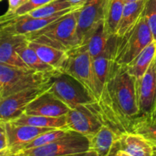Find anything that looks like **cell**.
I'll return each mask as SVG.
<instances>
[{
  "label": "cell",
  "instance_id": "obj_1",
  "mask_svg": "<svg viewBox=\"0 0 156 156\" xmlns=\"http://www.w3.org/2000/svg\"><path fill=\"white\" fill-rule=\"evenodd\" d=\"M98 102L105 116L106 124L117 136L132 131L140 119L136 95V79L127 71L126 66L114 60L106 84Z\"/></svg>",
  "mask_w": 156,
  "mask_h": 156
},
{
  "label": "cell",
  "instance_id": "obj_2",
  "mask_svg": "<svg viewBox=\"0 0 156 156\" xmlns=\"http://www.w3.org/2000/svg\"><path fill=\"white\" fill-rule=\"evenodd\" d=\"M78 9L66 14L37 31L28 34L27 39L64 51L80 45L77 33Z\"/></svg>",
  "mask_w": 156,
  "mask_h": 156
},
{
  "label": "cell",
  "instance_id": "obj_3",
  "mask_svg": "<svg viewBox=\"0 0 156 156\" xmlns=\"http://www.w3.org/2000/svg\"><path fill=\"white\" fill-rule=\"evenodd\" d=\"M59 71L61 70L54 73H44L31 69L0 64V98L27 88L46 85Z\"/></svg>",
  "mask_w": 156,
  "mask_h": 156
},
{
  "label": "cell",
  "instance_id": "obj_4",
  "mask_svg": "<svg viewBox=\"0 0 156 156\" xmlns=\"http://www.w3.org/2000/svg\"><path fill=\"white\" fill-rule=\"evenodd\" d=\"M154 41L144 11L133 28L123 37H117L114 59L120 65L127 66L145 47Z\"/></svg>",
  "mask_w": 156,
  "mask_h": 156
},
{
  "label": "cell",
  "instance_id": "obj_5",
  "mask_svg": "<svg viewBox=\"0 0 156 156\" xmlns=\"http://www.w3.org/2000/svg\"><path fill=\"white\" fill-rule=\"evenodd\" d=\"M89 139L75 131L69 130L66 135L53 143L41 147L27 149L16 156H88Z\"/></svg>",
  "mask_w": 156,
  "mask_h": 156
},
{
  "label": "cell",
  "instance_id": "obj_6",
  "mask_svg": "<svg viewBox=\"0 0 156 156\" xmlns=\"http://www.w3.org/2000/svg\"><path fill=\"white\" fill-rule=\"evenodd\" d=\"M66 117L67 129L90 137L106 124L101 108L98 101L84 104L69 110Z\"/></svg>",
  "mask_w": 156,
  "mask_h": 156
},
{
  "label": "cell",
  "instance_id": "obj_7",
  "mask_svg": "<svg viewBox=\"0 0 156 156\" xmlns=\"http://www.w3.org/2000/svg\"><path fill=\"white\" fill-rule=\"evenodd\" d=\"M51 83L49 90L70 109L80 105L97 101L79 81L64 72L59 71L54 75Z\"/></svg>",
  "mask_w": 156,
  "mask_h": 156
},
{
  "label": "cell",
  "instance_id": "obj_8",
  "mask_svg": "<svg viewBox=\"0 0 156 156\" xmlns=\"http://www.w3.org/2000/svg\"><path fill=\"white\" fill-rule=\"evenodd\" d=\"M61 71L81 82L97 101L92 72V58L85 45L80 44L67 51Z\"/></svg>",
  "mask_w": 156,
  "mask_h": 156
},
{
  "label": "cell",
  "instance_id": "obj_9",
  "mask_svg": "<svg viewBox=\"0 0 156 156\" xmlns=\"http://www.w3.org/2000/svg\"><path fill=\"white\" fill-rule=\"evenodd\" d=\"M51 84L50 80L41 87L27 88L0 98V121L10 122L18 119L24 114L29 104L48 90Z\"/></svg>",
  "mask_w": 156,
  "mask_h": 156
},
{
  "label": "cell",
  "instance_id": "obj_10",
  "mask_svg": "<svg viewBox=\"0 0 156 156\" xmlns=\"http://www.w3.org/2000/svg\"><path fill=\"white\" fill-rule=\"evenodd\" d=\"M81 7H73L67 9L53 16L48 17V18H33L27 15L12 17L2 16L0 20L1 22L0 30H5L15 34L27 35L44 28L66 14L69 13Z\"/></svg>",
  "mask_w": 156,
  "mask_h": 156
},
{
  "label": "cell",
  "instance_id": "obj_11",
  "mask_svg": "<svg viewBox=\"0 0 156 156\" xmlns=\"http://www.w3.org/2000/svg\"><path fill=\"white\" fill-rule=\"evenodd\" d=\"M140 119L149 118L156 106V57L143 77L136 80Z\"/></svg>",
  "mask_w": 156,
  "mask_h": 156
},
{
  "label": "cell",
  "instance_id": "obj_12",
  "mask_svg": "<svg viewBox=\"0 0 156 156\" xmlns=\"http://www.w3.org/2000/svg\"><path fill=\"white\" fill-rule=\"evenodd\" d=\"M152 156L154 148L152 143L137 133L126 132L116 139L109 156Z\"/></svg>",
  "mask_w": 156,
  "mask_h": 156
},
{
  "label": "cell",
  "instance_id": "obj_13",
  "mask_svg": "<svg viewBox=\"0 0 156 156\" xmlns=\"http://www.w3.org/2000/svg\"><path fill=\"white\" fill-rule=\"evenodd\" d=\"M4 123L9 140L7 156H15L25 145L34 140L38 136L48 131L56 129L54 128L16 124L12 122H4Z\"/></svg>",
  "mask_w": 156,
  "mask_h": 156
},
{
  "label": "cell",
  "instance_id": "obj_14",
  "mask_svg": "<svg viewBox=\"0 0 156 156\" xmlns=\"http://www.w3.org/2000/svg\"><path fill=\"white\" fill-rule=\"evenodd\" d=\"M105 0H87L77 10V33L80 44L84 38L103 21Z\"/></svg>",
  "mask_w": 156,
  "mask_h": 156
},
{
  "label": "cell",
  "instance_id": "obj_15",
  "mask_svg": "<svg viewBox=\"0 0 156 156\" xmlns=\"http://www.w3.org/2000/svg\"><path fill=\"white\" fill-rule=\"evenodd\" d=\"M70 108L50 90L40 94L26 108L24 114L47 117L66 115Z\"/></svg>",
  "mask_w": 156,
  "mask_h": 156
},
{
  "label": "cell",
  "instance_id": "obj_16",
  "mask_svg": "<svg viewBox=\"0 0 156 156\" xmlns=\"http://www.w3.org/2000/svg\"><path fill=\"white\" fill-rule=\"evenodd\" d=\"M116 41L117 36L108 35L102 21L86 35L81 44L86 47L92 59L105 54L112 55L114 57Z\"/></svg>",
  "mask_w": 156,
  "mask_h": 156
},
{
  "label": "cell",
  "instance_id": "obj_17",
  "mask_svg": "<svg viewBox=\"0 0 156 156\" xmlns=\"http://www.w3.org/2000/svg\"><path fill=\"white\" fill-rule=\"evenodd\" d=\"M27 41V35L15 34L0 30V64L30 69L16 51L17 47Z\"/></svg>",
  "mask_w": 156,
  "mask_h": 156
},
{
  "label": "cell",
  "instance_id": "obj_18",
  "mask_svg": "<svg viewBox=\"0 0 156 156\" xmlns=\"http://www.w3.org/2000/svg\"><path fill=\"white\" fill-rule=\"evenodd\" d=\"M118 136L115 131L108 125H104L89 139L88 156H109L116 139Z\"/></svg>",
  "mask_w": 156,
  "mask_h": 156
},
{
  "label": "cell",
  "instance_id": "obj_19",
  "mask_svg": "<svg viewBox=\"0 0 156 156\" xmlns=\"http://www.w3.org/2000/svg\"><path fill=\"white\" fill-rule=\"evenodd\" d=\"M146 2V0L126 2L117 27L116 36L118 37H123L136 24L144 11Z\"/></svg>",
  "mask_w": 156,
  "mask_h": 156
},
{
  "label": "cell",
  "instance_id": "obj_20",
  "mask_svg": "<svg viewBox=\"0 0 156 156\" xmlns=\"http://www.w3.org/2000/svg\"><path fill=\"white\" fill-rule=\"evenodd\" d=\"M114 60L113 56L110 54L101 55L92 59L93 79L97 101L101 95Z\"/></svg>",
  "mask_w": 156,
  "mask_h": 156
},
{
  "label": "cell",
  "instance_id": "obj_21",
  "mask_svg": "<svg viewBox=\"0 0 156 156\" xmlns=\"http://www.w3.org/2000/svg\"><path fill=\"white\" fill-rule=\"evenodd\" d=\"M156 57V41L145 47L127 66L126 69L131 76L137 79L143 77L150 64Z\"/></svg>",
  "mask_w": 156,
  "mask_h": 156
},
{
  "label": "cell",
  "instance_id": "obj_22",
  "mask_svg": "<svg viewBox=\"0 0 156 156\" xmlns=\"http://www.w3.org/2000/svg\"><path fill=\"white\" fill-rule=\"evenodd\" d=\"M27 44L36 52L38 56L44 62L52 66L56 69L61 70V67L66 59L67 51L30 40L27 41Z\"/></svg>",
  "mask_w": 156,
  "mask_h": 156
},
{
  "label": "cell",
  "instance_id": "obj_23",
  "mask_svg": "<svg viewBox=\"0 0 156 156\" xmlns=\"http://www.w3.org/2000/svg\"><path fill=\"white\" fill-rule=\"evenodd\" d=\"M126 0H105L103 24L106 33L115 35Z\"/></svg>",
  "mask_w": 156,
  "mask_h": 156
},
{
  "label": "cell",
  "instance_id": "obj_24",
  "mask_svg": "<svg viewBox=\"0 0 156 156\" xmlns=\"http://www.w3.org/2000/svg\"><path fill=\"white\" fill-rule=\"evenodd\" d=\"M10 122L16 124L28 125L37 127L67 129L66 115L61 117H47L41 115H30L24 113L18 119Z\"/></svg>",
  "mask_w": 156,
  "mask_h": 156
},
{
  "label": "cell",
  "instance_id": "obj_25",
  "mask_svg": "<svg viewBox=\"0 0 156 156\" xmlns=\"http://www.w3.org/2000/svg\"><path fill=\"white\" fill-rule=\"evenodd\" d=\"M27 41L20 44L16 48V51L29 68L36 70V71L44 72V73H54L59 70L44 62L38 56L36 52L31 47H29L27 44Z\"/></svg>",
  "mask_w": 156,
  "mask_h": 156
},
{
  "label": "cell",
  "instance_id": "obj_26",
  "mask_svg": "<svg viewBox=\"0 0 156 156\" xmlns=\"http://www.w3.org/2000/svg\"><path fill=\"white\" fill-rule=\"evenodd\" d=\"M73 7L66 0H53L26 15L33 18H48Z\"/></svg>",
  "mask_w": 156,
  "mask_h": 156
},
{
  "label": "cell",
  "instance_id": "obj_27",
  "mask_svg": "<svg viewBox=\"0 0 156 156\" xmlns=\"http://www.w3.org/2000/svg\"><path fill=\"white\" fill-rule=\"evenodd\" d=\"M70 129H56L41 134L37 137H36L34 140H33L30 143H27V145H25L24 148L19 152H22L24 150H27V149L41 147V146H44L47 144H50V143L54 142L55 140L63 136ZM19 152H18V153H19ZM16 155H15V156H16Z\"/></svg>",
  "mask_w": 156,
  "mask_h": 156
},
{
  "label": "cell",
  "instance_id": "obj_28",
  "mask_svg": "<svg viewBox=\"0 0 156 156\" xmlns=\"http://www.w3.org/2000/svg\"><path fill=\"white\" fill-rule=\"evenodd\" d=\"M132 131L143 135L152 145L156 143V123H151L149 118L136 120L133 125Z\"/></svg>",
  "mask_w": 156,
  "mask_h": 156
},
{
  "label": "cell",
  "instance_id": "obj_29",
  "mask_svg": "<svg viewBox=\"0 0 156 156\" xmlns=\"http://www.w3.org/2000/svg\"><path fill=\"white\" fill-rule=\"evenodd\" d=\"M144 15L149 27L156 41V0H146Z\"/></svg>",
  "mask_w": 156,
  "mask_h": 156
},
{
  "label": "cell",
  "instance_id": "obj_30",
  "mask_svg": "<svg viewBox=\"0 0 156 156\" xmlns=\"http://www.w3.org/2000/svg\"><path fill=\"white\" fill-rule=\"evenodd\" d=\"M52 1H53V0H27L24 5H22L21 7L18 8L13 14L9 15H3L2 16L12 17L26 15L28 12H31V11L34 10V9H38V8L41 7V6L47 4V3L50 2Z\"/></svg>",
  "mask_w": 156,
  "mask_h": 156
},
{
  "label": "cell",
  "instance_id": "obj_31",
  "mask_svg": "<svg viewBox=\"0 0 156 156\" xmlns=\"http://www.w3.org/2000/svg\"><path fill=\"white\" fill-rule=\"evenodd\" d=\"M9 150V140L4 122L0 121V155L7 156Z\"/></svg>",
  "mask_w": 156,
  "mask_h": 156
},
{
  "label": "cell",
  "instance_id": "obj_32",
  "mask_svg": "<svg viewBox=\"0 0 156 156\" xmlns=\"http://www.w3.org/2000/svg\"><path fill=\"white\" fill-rule=\"evenodd\" d=\"M27 0H8L9 2V9H8L7 12L5 13V15H12L15 11L21 7L22 5L27 2Z\"/></svg>",
  "mask_w": 156,
  "mask_h": 156
},
{
  "label": "cell",
  "instance_id": "obj_33",
  "mask_svg": "<svg viewBox=\"0 0 156 156\" xmlns=\"http://www.w3.org/2000/svg\"><path fill=\"white\" fill-rule=\"evenodd\" d=\"M73 7H82L87 0H66Z\"/></svg>",
  "mask_w": 156,
  "mask_h": 156
},
{
  "label": "cell",
  "instance_id": "obj_34",
  "mask_svg": "<svg viewBox=\"0 0 156 156\" xmlns=\"http://www.w3.org/2000/svg\"><path fill=\"white\" fill-rule=\"evenodd\" d=\"M149 120L151 123H156V106H155V109H154V111H152L151 116L149 117Z\"/></svg>",
  "mask_w": 156,
  "mask_h": 156
},
{
  "label": "cell",
  "instance_id": "obj_35",
  "mask_svg": "<svg viewBox=\"0 0 156 156\" xmlns=\"http://www.w3.org/2000/svg\"><path fill=\"white\" fill-rule=\"evenodd\" d=\"M152 146H153L154 148V155H156V143L152 144Z\"/></svg>",
  "mask_w": 156,
  "mask_h": 156
},
{
  "label": "cell",
  "instance_id": "obj_36",
  "mask_svg": "<svg viewBox=\"0 0 156 156\" xmlns=\"http://www.w3.org/2000/svg\"><path fill=\"white\" fill-rule=\"evenodd\" d=\"M136 1H140V0H126V2H136Z\"/></svg>",
  "mask_w": 156,
  "mask_h": 156
}]
</instances>
